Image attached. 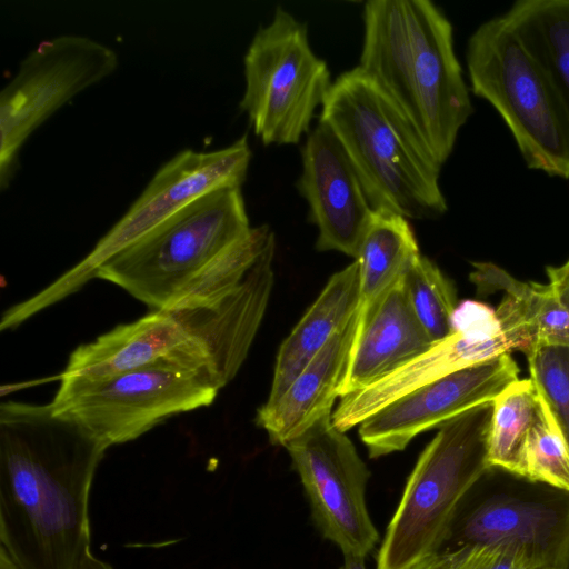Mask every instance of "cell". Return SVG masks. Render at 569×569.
Listing matches in <instances>:
<instances>
[{
	"mask_svg": "<svg viewBox=\"0 0 569 569\" xmlns=\"http://www.w3.org/2000/svg\"><path fill=\"white\" fill-rule=\"evenodd\" d=\"M107 449L51 403H1L0 541L20 569H76L91 551L89 496Z\"/></svg>",
	"mask_w": 569,
	"mask_h": 569,
	"instance_id": "1",
	"label": "cell"
},
{
	"mask_svg": "<svg viewBox=\"0 0 569 569\" xmlns=\"http://www.w3.org/2000/svg\"><path fill=\"white\" fill-rule=\"evenodd\" d=\"M359 68L397 104L442 166L473 109L453 29L429 0H369Z\"/></svg>",
	"mask_w": 569,
	"mask_h": 569,
	"instance_id": "2",
	"label": "cell"
},
{
	"mask_svg": "<svg viewBox=\"0 0 569 569\" xmlns=\"http://www.w3.org/2000/svg\"><path fill=\"white\" fill-rule=\"evenodd\" d=\"M319 121L335 133L372 210L435 219L448 210L441 164L397 104L358 66L341 73Z\"/></svg>",
	"mask_w": 569,
	"mask_h": 569,
	"instance_id": "3",
	"label": "cell"
},
{
	"mask_svg": "<svg viewBox=\"0 0 569 569\" xmlns=\"http://www.w3.org/2000/svg\"><path fill=\"white\" fill-rule=\"evenodd\" d=\"M492 402L447 421L419 456L387 527L377 569H410L439 551L468 493L492 469Z\"/></svg>",
	"mask_w": 569,
	"mask_h": 569,
	"instance_id": "4",
	"label": "cell"
},
{
	"mask_svg": "<svg viewBox=\"0 0 569 569\" xmlns=\"http://www.w3.org/2000/svg\"><path fill=\"white\" fill-rule=\"evenodd\" d=\"M251 228L241 188H219L117 253L96 278L121 287L153 310L164 309Z\"/></svg>",
	"mask_w": 569,
	"mask_h": 569,
	"instance_id": "5",
	"label": "cell"
},
{
	"mask_svg": "<svg viewBox=\"0 0 569 569\" xmlns=\"http://www.w3.org/2000/svg\"><path fill=\"white\" fill-rule=\"evenodd\" d=\"M466 60L472 92L501 116L527 167L569 179V113L503 16L475 30Z\"/></svg>",
	"mask_w": 569,
	"mask_h": 569,
	"instance_id": "6",
	"label": "cell"
},
{
	"mask_svg": "<svg viewBox=\"0 0 569 569\" xmlns=\"http://www.w3.org/2000/svg\"><path fill=\"white\" fill-rule=\"evenodd\" d=\"M274 250L268 224L251 228L164 308L206 350L221 388L236 377L263 319Z\"/></svg>",
	"mask_w": 569,
	"mask_h": 569,
	"instance_id": "7",
	"label": "cell"
},
{
	"mask_svg": "<svg viewBox=\"0 0 569 569\" xmlns=\"http://www.w3.org/2000/svg\"><path fill=\"white\" fill-rule=\"evenodd\" d=\"M251 150L247 134L213 151L184 149L164 162L126 213L74 267L33 297L8 308L2 330L13 329L39 311L78 291L117 253L160 226L198 197L246 180Z\"/></svg>",
	"mask_w": 569,
	"mask_h": 569,
	"instance_id": "8",
	"label": "cell"
},
{
	"mask_svg": "<svg viewBox=\"0 0 569 569\" xmlns=\"http://www.w3.org/2000/svg\"><path fill=\"white\" fill-rule=\"evenodd\" d=\"M60 379L54 411L107 448L134 440L169 417L210 406L221 389L210 369L174 360L100 379Z\"/></svg>",
	"mask_w": 569,
	"mask_h": 569,
	"instance_id": "9",
	"label": "cell"
},
{
	"mask_svg": "<svg viewBox=\"0 0 569 569\" xmlns=\"http://www.w3.org/2000/svg\"><path fill=\"white\" fill-rule=\"evenodd\" d=\"M240 108L264 146L297 144L332 86L325 60L310 47L307 24L282 7L254 33L243 59Z\"/></svg>",
	"mask_w": 569,
	"mask_h": 569,
	"instance_id": "10",
	"label": "cell"
},
{
	"mask_svg": "<svg viewBox=\"0 0 569 569\" xmlns=\"http://www.w3.org/2000/svg\"><path fill=\"white\" fill-rule=\"evenodd\" d=\"M118 54L79 34L40 42L20 62L0 93V188H8L19 152L30 134L54 111L111 74Z\"/></svg>",
	"mask_w": 569,
	"mask_h": 569,
	"instance_id": "11",
	"label": "cell"
},
{
	"mask_svg": "<svg viewBox=\"0 0 569 569\" xmlns=\"http://www.w3.org/2000/svg\"><path fill=\"white\" fill-rule=\"evenodd\" d=\"M322 536L343 553L366 557L379 532L366 502L370 472L331 415L284 446Z\"/></svg>",
	"mask_w": 569,
	"mask_h": 569,
	"instance_id": "12",
	"label": "cell"
},
{
	"mask_svg": "<svg viewBox=\"0 0 569 569\" xmlns=\"http://www.w3.org/2000/svg\"><path fill=\"white\" fill-rule=\"evenodd\" d=\"M513 543L549 569H569V491L521 479L463 500L440 550Z\"/></svg>",
	"mask_w": 569,
	"mask_h": 569,
	"instance_id": "13",
	"label": "cell"
},
{
	"mask_svg": "<svg viewBox=\"0 0 569 569\" xmlns=\"http://www.w3.org/2000/svg\"><path fill=\"white\" fill-rule=\"evenodd\" d=\"M446 338L371 385L340 398L332 423L346 432L403 395L459 369L519 350L501 329L496 309L465 300L455 309Z\"/></svg>",
	"mask_w": 569,
	"mask_h": 569,
	"instance_id": "14",
	"label": "cell"
},
{
	"mask_svg": "<svg viewBox=\"0 0 569 569\" xmlns=\"http://www.w3.org/2000/svg\"><path fill=\"white\" fill-rule=\"evenodd\" d=\"M518 376L510 353L459 369L379 409L359 425V437L371 458L401 451L419 433L492 402Z\"/></svg>",
	"mask_w": 569,
	"mask_h": 569,
	"instance_id": "15",
	"label": "cell"
},
{
	"mask_svg": "<svg viewBox=\"0 0 569 569\" xmlns=\"http://www.w3.org/2000/svg\"><path fill=\"white\" fill-rule=\"evenodd\" d=\"M302 171L297 189L318 228L316 249L357 258L372 216L361 182L331 129L323 122L308 134L301 149Z\"/></svg>",
	"mask_w": 569,
	"mask_h": 569,
	"instance_id": "16",
	"label": "cell"
},
{
	"mask_svg": "<svg viewBox=\"0 0 569 569\" xmlns=\"http://www.w3.org/2000/svg\"><path fill=\"white\" fill-rule=\"evenodd\" d=\"M161 360L212 371L206 350L169 311L160 309L79 346L70 355L61 377L107 378Z\"/></svg>",
	"mask_w": 569,
	"mask_h": 569,
	"instance_id": "17",
	"label": "cell"
},
{
	"mask_svg": "<svg viewBox=\"0 0 569 569\" xmlns=\"http://www.w3.org/2000/svg\"><path fill=\"white\" fill-rule=\"evenodd\" d=\"M432 343L410 306L402 277L356 327L340 398L390 373Z\"/></svg>",
	"mask_w": 569,
	"mask_h": 569,
	"instance_id": "18",
	"label": "cell"
},
{
	"mask_svg": "<svg viewBox=\"0 0 569 569\" xmlns=\"http://www.w3.org/2000/svg\"><path fill=\"white\" fill-rule=\"evenodd\" d=\"M356 318L338 331L272 403L257 413V423L274 445L286 446L317 421L332 415L346 372Z\"/></svg>",
	"mask_w": 569,
	"mask_h": 569,
	"instance_id": "19",
	"label": "cell"
},
{
	"mask_svg": "<svg viewBox=\"0 0 569 569\" xmlns=\"http://www.w3.org/2000/svg\"><path fill=\"white\" fill-rule=\"evenodd\" d=\"M360 272L355 260L336 272L279 348L266 403L277 401L289 385L341 329L357 316Z\"/></svg>",
	"mask_w": 569,
	"mask_h": 569,
	"instance_id": "20",
	"label": "cell"
},
{
	"mask_svg": "<svg viewBox=\"0 0 569 569\" xmlns=\"http://www.w3.org/2000/svg\"><path fill=\"white\" fill-rule=\"evenodd\" d=\"M420 256L408 219L393 212L373 210L355 259L360 272L356 327Z\"/></svg>",
	"mask_w": 569,
	"mask_h": 569,
	"instance_id": "21",
	"label": "cell"
},
{
	"mask_svg": "<svg viewBox=\"0 0 569 569\" xmlns=\"http://www.w3.org/2000/svg\"><path fill=\"white\" fill-rule=\"evenodd\" d=\"M502 16L569 113V0H519Z\"/></svg>",
	"mask_w": 569,
	"mask_h": 569,
	"instance_id": "22",
	"label": "cell"
},
{
	"mask_svg": "<svg viewBox=\"0 0 569 569\" xmlns=\"http://www.w3.org/2000/svg\"><path fill=\"white\" fill-rule=\"evenodd\" d=\"M540 401L541 396L530 378L512 382L492 401L488 436L491 469L521 478L525 449Z\"/></svg>",
	"mask_w": 569,
	"mask_h": 569,
	"instance_id": "23",
	"label": "cell"
},
{
	"mask_svg": "<svg viewBox=\"0 0 569 569\" xmlns=\"http://www.w3.org/2000/svg\"><path fill=\"white\" fill-rule=\"evenodd\" d=\"M403 284L410 306L432 342L449 336L458 302L456 289L442 271L421 254L405 273Z\"/></svg>",
	"mask_w": 569,
	"mask_h": 569,
	"instance_id": "24",
	"label": "cell"
},
{
	"mask_svg": "<svg viewBox=\"0 0 569 569\" xmlns=\"http://www.w3.org/2000/svg\"><path fill=\"white\" fill-rule=\"evenodd\" d=\"M521 478L569 491V442L542 397L528 436Z\"/></svg>",
	"mask_w": 569,
	"mask_h": 569,
	"instance_id": "25",
	"label": "cell"
},
{
	"mask_svg": "<svg viewBox=\"0 0 569 569\" xmlns=\"http://www.w3.org/2000/svg\"><path fill=\"white\" fill-rule=\"evenodd\" d=\"M546 270L549 281L535 283L529 305L536 346H569V259Z\"/></svg>",
	"mask_w": 569,
	"mask_h": 569,
	"instance_id": "26",
	"label": "cell"
},
{
	"mask_svg": "<svg viewBox=\"0 0 569 569\" xmlns=\"http://www.w3.org/2000/svg\"><path fill=\"white\" fill-rule=\"evenodd\" d=\"M410 569H549L527 549L513 543L463 546L439 550Z\"/></svg>",
	"mask_w": 569,
	"mask_h": 569,
	"instance_id": "27",
	"label": "cell"
},
{
	"mask_svg": "<svg viewBox=\"0 0 569 569\" xmlns=\"http://www.w3.org/2000/svg\"><path fill=\"white\" fill-rule=\"evenodd\" d=\"M525 353L530 379L569 442V346L541 345Z\"/></svg>",
	"mask_w": 569,
	"mask_h": 569,
	"instance_id": "28",
	"label": "cell"
},
{
	"mask_svg": "<svg viewBox=\"0 0 569 569\" xmlns=\"http://www.w3.org/2000/svg\"><path fill=\"white\" fill-rule=\"evenodd\" d=\"M76 569H112V567L88 552Z\"/></svg>",
	"mask_w": 569,
	"mask_h": 569,
	"instance_id": "29",
	"label": "cell"
},
{
	"mask_svg": "<svg viewBox=\"0 0 569 569\" xmlns=\"http://www.w3.org/2000/svg\"><path fill=\"white\" fill-rule=\"evenodd\" d=\"M343 562L340 569H366L365 559L366 557L343 553Z\"/></svg>",
	"mask_w": 569,
	"mask_h": 569,
	"instance_id": "30",
	"label": "cell"
},
{
	"mask_svg": "<svg viewBox=\"0 0 569 569\" xmlns=\"http://www.w3.org/2000/svg\"><path fill=\"white\" fill-rule=\"evenodd\" d=\"M0 569H20L0 546Z\"/></svg>",
	"mask_w": 569,
	"mask_h": 569,
	"instance_id": "31",
	"label": "cell"
}]
</instances>
